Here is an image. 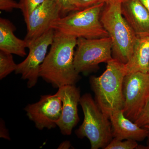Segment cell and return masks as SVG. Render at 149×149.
<instances>
[{
    "instance_id": "obj_1",
    "label": "cell",
    "mask_w": 149,
    "mask_h": 149,
    "mask_svg": "<svg viewBox=\"0 0 149 149\" xmlns=\"http://www.w3.org/2000/svg\"><path fill=\"white\" fill-rule=\"evenodd\" d=\"M77 42L76 37L55 30L53 41L40 70V77L54 88L75 85L80 79L74 65Z\"/></svg>"
},
{
    "instance_id": "obj_2",
    "label": "cell",
    "mask_w": 149,
    "mask_h": 149,
    "mask_svg": "<svg viewBox=\"0 0 149 149\" xmlns=\"http://www.w3.org/2000/svg\"><path fill=\"white\" fill-rule=\"evenodd\" d=\"M126 75L125 64L113 58L107 63L106 69L101 75L91 77L96 103L108 118L114 111L123 108V83Z\"/></svg>"
},
{
    "instance_id": "obj_3",
    "label": "cell",
    "mask_w": 149,
    "mask_h": 149,
    "mask_svg": "<svg viewBox=\"0 0 149 149\" xmlns=\"http://www.w3.org/2000/svg\"><path fill=\"white\" fill-rule=\"evenodd\" d=\"M106 4L100 21L111 40L113 58L126 64L133 54L137 35L123 15L122 1L110 0Z\"/></svg>"
},
{
    "instance_id": "obj_4",
    "label": "cell",
    "mask_w": 149,
    "mask_h": 149,
    "mask_svg": "<svg viewBox=\"0 0 149 149\" xmlns=\"http://www.w3.org/2000/svg\"><path fill=\"white\" fill-rule=\"evenodd\" d=\"M105 3L97 4L60 17L52 23L51 28L77 39L109 37L100 21Z\"/></svg>"
},
{
    "instance_id": "obj_5",
    "label": "cell",
    "mask_w": 149,
    "mask_h": 149,
    "mask_svg": "<svg viewBox=\"0 0 149 149\" xmlns=\"http://www.w3.org/2000/svg\"><path fill=\"white\" fill-rule=\"evenodd\" d=\"M84 118L83 123L76 130L77 137L89 139L92 149L104 148L112 139V129L109 118L103 113L90 94L80 98Z\"/></svg>"
},
{
    "instance_id": "obj_6",
    "label": "cell",
    "mask_w": 149,
    "mask_h": 149,
    "mask_svg": "<svg viewBox=\"0 0 149 149\" xmlns=\"http://www.w3.org/2000/svg\"><path fill=\"white\" fill-rule=\"evenodd\" d=\"M74 58L75 70L80 74L95 69L100 63L113 58L112 43L109 37L97 39H77Z\"/></svg>"
},
{
    "instance_id": "obj_7",
    "label": "cell",
    "mask_w": 149,
    "mask_h": 149,
    "mask_svg": "<svg viewBox=\"0 0 149 149\" xmlns=\"http://www.w3.org/2000/svg\"><path fill=\"white\" fill-rule=\"evenodd\" d=\"M123 111L126 117L134 122L149 99V73L138 72L126 74L123 80Z\"/></svg>"
},
{
    "instance_id": "obj_8",
    "label": "cell",
    "mask_w": 149,
    "mask_h": 149,
    "mask_svg": "<svg viewBox=\"0 0 149 149\" xmlns=\"http://www.w3.org/2000/svg\"><path fill=\"white\" fill-rule=\"evenodd\" d=\"M55 30H48L42 35L28 45L29 54L26 58L17 64L16 74L21 75L22 79L27 80V87L33 88L40 77V66L47 54L48 48L53 41Z\"/></svg>"
},
{
    "instance_id": "obj_9",
    "label": "cell",
    "mask_w": 149,
    "mask_h": 149,
    "mask_svg": "<svg viewBox=\"0 0 149 149\" xmlns=\"http://www.w3.org/2000/svg\"><path fill=\"white\" fill-rule=\"evenodd\" d=\"M27 115L37 129H51L57 126L62 112V103L56 93L41 96L39 101L29 104L24 108Z\"/></svg>"
},
{
    "instance_id": "obj_10",
    "label": "cell",
    "mask_w": 149,
    "mask_h": 149,
    "mask_svg": "<svg viewBox=\"0 0 149 149\" xmlns=\"http://www.w3.org/2000/svg\"><path fill=\"white\" fill-rule=\"evenodd\" d=\"M61 17L60 8L54 0H46L24 19L27 47L51 28L52 23Z\"/></svg>"
},
{
    "instance_id": "obj_11",
    "label": "cell",
    "mask_w": 149,
    "mask_h": 149,
    "mask_svg": "<svg viewBox=\"0 0 149 149\" xmlns=\"http://www.w3.org/2000/svg\"><path fill=\"white\" fill-rule=\"evenodd\" d=\"M62 103V112L56 123L63 135L69 136L79 121L77 106L80 103V91L74 85H66L58 88L56 93Z\"/></svg>"
},
{
    "instance_id": "obj_12",
    "label": "cell",
    "mask_w": 149,
    "mask_h": 149,
    "mask_svg": "<svg viewBox=\"0 0 149 149\" xmlns=\"http://www.w3.org/2000/svg\"><path fill=\"white\" fill-rule=\"evenodd\" d=\"M113 137L120 140L142 141L148 137L149 131L140 127L125 116L122 109L114 111L110 116Z\"/></svg>"
},
{
    "instance_id": "obj_13",
    "label": "cell",
    "mask_w": 149,
    "mask_h": 149,
    "mask_svg": "<svg viewBox=\"0 0 149 149\" xmlns=\"http://www.w3.org/2000/svg\"><path fill=\"white\" fill-rule=\"evenodd\" d=\"M122 13L137 36L149 35V13L140 0L122 1Z\"/></svg>"
},
{
    "instance_id": "obj_14",
    "label": "cell",
    "mask_w": 149,
    "mask_h": 149,
    "mask_svg": "<svg viewBox=\"0 0 149 149\" xmlns=\"http://www.w3.org/2000/svg\"><path fill=\"white\" fill-rule=\"evenodd\" d=\"M15 28L8 19L0 18V50L21 57L27 55V42L14 35Z\"/></svg>"
},
{
    "instance_id": "obj_15",
    "label": "cell",
    "mask_w": 149,
    "mask_h": 149,
    "mask_svg": "<svg viewBox=\"0 0 149 149\" xmlns=\"http://www.w3.org/2000/svg\"><path fill=\"white\" fill-rule=\"evenodd\" d=\"M149 66V35L137 36L130 60L125 64L126 74L140 72L148 73Z\"/></svg>"
},
{
    "instance_id": "obj_16",
    "label": "cell",
    "mask_w": 149,
    "mask_h": 149,
    "mask_svg": "<svg viewBox=\"0 0 149 149\" xmlns=\"http://www.w3.org/2000/svg\"><path fill=\"white\" fill-rule=\"evenodd\" d=\"M17 64L14 61L12 54L0 50V79L2 80L16 70Z\"/></svg>"
},
{
    "instance_id": "obj_17",
    "label": "cell",
    "mask_w": 149,
    "mask_h": 149,
    "mask_svg": "<svg viewBox=\"0 0 149 149\" xmlns=\"http://www.w3.org/2000/svg\"><path fill=\"white\" fill-rule=\"evenodd\" d=\"M118 140L113 139L107 145L105 149H137L139 145L137 141L132 140Z\"/></svg>"
},
{
    "instance_id": "obj_18",
    "label": "cell",
    "mask_w": 149,
    "mask_h": 149,
    "mask_svg": "<svg viewBox=\"0 0 149 149\" xmlns=\"http://www.w3.org/2000/svg\"><path fill=\"white\" fill-rule=\"evenodd\" d=\"M46 0H20L19 9L21 10L24 18L29 16L35 9L41 5Z\"/></svg>"
},
{
    "instance_id": "obj_19",
    "label": "cell",
    "mask_w": 149,
    "mask_h": 149,
    "mask_svg": "<svg viewBox=\"0 0 149 149\" xmlns=\"http://www.w3.org/2000/svg\"><path fill=\"white\" fill-rule=\"evenodd\" d=\"M60 8L61 17L68 13L79 10L75 6L74 0H54Z\"/></svg>"
},
{
    "instance_id": "obj_20",
    "label": "cell",
    "mask_w": 149,
    "mask_h": 149,
    "mask_svg": "<svg viewBox=\"0 0 149 149\" xmlns=\"http://www.w3.org/2000/svg\"><path fill=\"white\" fill-rule=\"evenodd\" d=\"M139 126L143 127L149 124V99L141 113L134 121Z\"/></svg>"
},
{
    "instance_id": "obj_21",
    "label": "cell",
    "mask_w": 149,
    "mask_h": 149,
    "mask_svg": "<svg viewBox=\"0 0 149 149\" xmlns=\"http://www.w3.org/2000/svg\"><path fill=\"white\" fill-rule=\"evenodd\" d=\"M75 6L78 10L84 9L100 3H106L110 0H74Z\"/></svg>"
},
{
    "instance_id": "obj_22",
    "label": "cell",
    "mask_w": 149,
    "mask_h": 149,
    "mask_svg": "<svg viewBox=\"0 0 149 149\" xmlns=\"http://www.w3.org/2000/svg\"><path fill=\"white\" fill-rule=\"evenodd\" d=\"M14 9H19V3L14 0H0L1 10L10 12Z\"/></svg>"
},
{
    "instance_id": "obj_23",
    "label": "cell",
    "mask_w": 149,
    "mask_h": 149,
    "mask_svg": "<svg viewBox=\"0 0 149 149\" xmlns=\"http://www.w3.org/2000/svg\"><path fill=\"white\" fill-rule=\"evenodd\" d=\"M1 137L8 140L10 139L8 132L6 128L5 125L4 124L3 120L1 121Z\"/></svg>"
},
{
    "instance_id": "obj_24",
    "label": "cell",
    "mask_w": 149,
    "mask_h": 149,
    "mask_svg": "<svg viewBox=\"0 0 149 149\" xmlns=\"http://www.w3.org/2000/svg\"><path fill=\"white\" fill-rule=\"evenodd\" d=\"M70 146H71V145H70L69 142H68V141H65V142H64L61 144V145L60 146L59 148H60L62 149H68L69 148Z\"/></svg>"
},
{
    "instance_id": "obj_25",
    "label": "cell",
    "mask_w": 149,
    "mask_h": 149,
    "mask_svg": "<svg viewBox=\"0 0 149 149\" xmlns=\"http://www.w3.org/2000/svg\"><path fill=\"white\" fill-rule=\"evenodd\" d=\"M149 13V0H140Z\"/></svg>"
},
{
    "instance_id": "obj_26",
    "label": "cell",
    "mask_w": 149,
    "mask_h": 149,
    "mask_svg": "<svg viewBox=\"0 0 149 149\" xmlns=\"http://www.w3.org/2000/svg\"><path fill=\"white\" fill-rule=\"evenodd\" d=\"M147 138H148V140H147V145H148V149H149V133L148 135V137H147Z\"/></svg>"
},
{
    "instance_id": "obj_27",
    "label": "cell",
    "mask_w": 149,
    "mask_h": 149,
    "mask_svg": "<svg viewBox=\"0 0 149 149\" xmlns=\"http://www.w3.org/2000/svg\"><path fill=\"white\" fill-rule=\"evenodd\" d=\"M144 127V128H146V129H147V130H149V125H145V126H144V127Z\"/></svg>"
},
{
    "instance_id": "obj_28",
    "label": "cell",
    "mask_w": 149,
    "mask_h": 149,
    "mask_svg": "<svg viewBox=\"0 0 149 149\" xmlns=\"http://www.w3.org/2000/svg\"><path fill=\"white\" fill-rule=\"evenodd\" d=\"M121 1H125V0H121Z\"/></svg>"
},
{
    "instance_id": "obj_29",
    "label": "cell",
    "mask_w": 149,
    "mask_h": 149,
    "mask_svg": "<svg viewBox=\"0 0 149 149\" xmlns=\"http://www.w3.org/2000/svg\"><path fill=\"white\" fill-rule=\"evenodd\" d=\"M148 73H149V69H148Z\"/></svg>"
}]
</instances>
